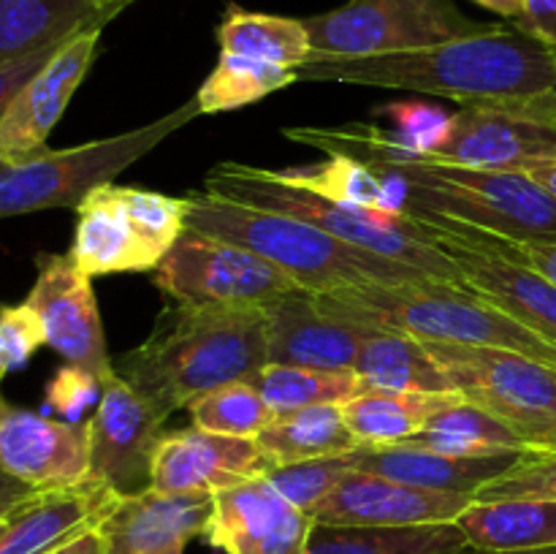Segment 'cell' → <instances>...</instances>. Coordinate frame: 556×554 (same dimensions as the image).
<instances>
[{"instance_id": "cell-1", "label": "cell", "mask_w": 556, "mask_h": 554, "mask_svg": "<svg viewBox=\"0 0 556 554\" xmlns=\"http://www.w3.org/2000/svg\"><path fill=\"white\" fill-rule=\"evenodd\" d=\"M282 136L326 155L367 163L391 185L394 210L416 217H448L500 237L556 242V199L530 174L486 172L421 158L400 134L378 125L313 128L296 125Z\"/></svg>"}, {"instance_id": "cell-2", "label": "cell", "mask_w": 556, "mask_h": 554, "mask_svg": "<svg viewBox=\"0 0 556 554\" xmlns=\"http://www.w3.org/2000/svg\"><path fill=\"white\" fill-rule=\"evenodd\" d=\"M299 81L389 87L451 98L462 106L510 103L556 92V52L503 25L489 33L418 52L358 60H315L296 71Z\"/></svg>"}, {"instance_id": "cell-3", "label": "cell", "mask_w": 556, "mask_h": 554, "mask_svg": "<svg viewBox=\"0 0 556 554\" xmlns=\"http://www.w3.org/2000/svg\"><path fill=\"white\" fill-rule=\"evenodd\" d=\"M266 364L264 307L172 302L139 348L114 358V373L172 416L217 386L258 380Z\"/></svg>"}, {"instance_id": "cell-4", "label": "cell", "mask_w": 556, "mask_h": 554, "mask_svg": "<svg viewBox=\"0 0 556 554\" xmlns=\"http://www.w3.org/2000/svg\"><path fill=\"white\" fill-rule=\"evenodd\" d=\"M188 199V228L264 255L288 277H293L296 286L313 293H329L348 286H367V282L434 280L416 266L342 242L324 228L293 215L239 204L206 190L190 193Z\"/></svg>"}, {"instance_id": "cell-5", "label": "cell", "mask_w": 556, "mask_h": 554, "mask_svg": "<svg viewBox=\"0 0 556 554\" xmlns=\"http://www.w3.org/2000/svg\"><path fill=\"white\" fill-rule=\"evenodd\" d=\"M320 307L369 329L400 331L421 342L492 345L556 367V348L456 282H367L318 293Z\"/></svg>"}, {"instance_id": "cell-6", "label": "cell", "mask_w": 556, "mask_h": 554, "mask_svg": "<svg viewBox=\"0 0 556 554\" xmlns=\"http://www.w3.org/2000/svg\"><path fill=\"white\" fill-rule=\"evenodd\" d=\"M204 190L220 196V199L239 201V204L293 215L299 221L324 228L326 234L342 239V242L416 266L440 282H456V286L467 288L451 255L432 242L429 226L416 215L329 199L318 190L286 182L275 168L228 161L217 163L206 174Z\"/></svg>"}, {"instance_id": "cell-7", "label": "cell", "mask_w": 556, "mask_h": 554, "mask_svg": "<svg viewBox=\"0 0 556 554\" xmlns=\"http://www.w3.org/2000/svg\"><path fill=\"white\" fill-rule=\"evenodd\" d=\"M201 112L199 98H190L166 117L141 128L87 141L65 150H43L20 163H0V215L16 217L30 212L76 210L101 185H109L130 163L150 155L166 136L188 125Z\"/></svg>"}, {"instance_id": "cell-8", "label": "cell", "mask_w": 556, "mask_h": 554, "mask_svg": "<svg viewBox=\"0 0 556 554\" xmlns=\"http://www.w3.org/2000/svg\"><path fill=\"white\" fill-rule=\"evenodd\" d=\"M190 199L101 185L76 206L71 259L87 277L155 272L188 228Z\"/></svg>"}, {"instance_id": "cell-9", "label": "cell", "mask_w": 556, "mask_h": 554, "mask_svg": "<svg viewBox=\"0 0 556 554\" xmlns=\"http://www.w3.org/2000/svg\"><path fill=\"white\" fill-rule=\"evenodd\" d=\"M315 60H358L418 52L489 33L456 0H348L340 9L304 20Z\"/></svg>"}, {"instance_id": "cell-10", "label": "cell", "mask_w": 556, "mask_h": 554, "mask_svg": "<svg viewBox=\"0 0 556 554\" xmlns=\"http://www.w3.org/2000/svg\"><path fill=\"white\" fill-rule=\"evenodd\" d=\"M467 402L514 429L530 451H556V367L492 345L427 342Z\"/></svg>"}, {"instance_id": "cell-11", "label": "cell", "mask_w": 556, "mask_h": 554, "mask_svg": "<svg viewBox=\"0 0 556 554\" xmlns=\"http://www.w3.org/2000/svg\"><path fill=\"white\" fill-rule=\"evenodd\" d=\"M416 152L456 166L530 174L556 158V92L527 101L462 106Z\"/></svg>"}, {"instance_id": "cell-12", "label": "cell", "mask_w": 556, "mask_h": 554, "mask_svg": "<svg viewBox=\"0 0 556 554\" xmlns=\"http://www.w3.org/2000/svg\"><path fill=\"white\" fill-rule=\"evenodd\" d=\"M152 280L172 302L201 307H266L302 288L264 255L193 228H185Z\"/></svg>"}, {"instance_id": "cell-13", "label": "cell", "mask_w": 556, "mask_h": 554, "mask_svg": "<svg viewBox=\"0 0 556 554\" xmlns=\"http://www.w3.org/2000/svg\"><path fill=\"white\" fill-rule=\"evenodd\" d=\"M429 237L451 255L462 280L508 318L556 348V282L494 244L492 234L448 217H421Z\"/></svg>"}, {"instance_id": "cell-14", "label": "cell", "mask_w": 556, "mask_h": 554, "mask_svg": "<svg viewBox=\"0 0 556 554\" xmlns=\"http://www.w3.org/2000/svg\"><path fill=\"white\" fill-rule=\"evenodd\" d=\"M166 418L157 402L119 378L103 380L98 407L87 421L90 435V478L103 481L123 498L152 487L155 449L166 435Z\"/></svg>"}, {"instance_id": "cell-15", "label": "cell", "mask_w": 556, "mask_h": 554, "mask_svg": "<svg viewBox=\"0 0 556 554\" xmlns=\"http://www.w3.org/2000/svg\"><path fill=\"white\" fill-rule=\"evenodd\" d=\"M123 494L103 481L63 489H22L3 498L0 554H52L101 530Z\"/></svg>"}, {"instance_id": "cell-16", "label": "cell", "mask_w": 556, "mask_h": 554, "mask_svg": "<svg viewBox=\"0 0 556 554\" xmlns=\"http://www.w3.org/2000/svg\"><path fill=\"white\" fill-rule=\"evenodd\" d=\"M36 269V282L25 302L38 310L47 326V345L103 383L114 373V358H109L106 351L92 280L76 266L71 253H41Z\"/></svg>"}, {"instance_id": "cell-17", "label": "cell", "mask_w": 556, "mask_h": 554, "mask_svg": "<svg viewBox=\"0 0 556 554\" xmlns=\"http://www.w3.org/2000/svg\"><path fill=\"white\" fill-rule=\"evenodd\" d=\"M313 530V514L255 476L215 494L206 541L226 554H307Z\"/></svg>"}, {"instance_id": "cell-18", "label": "cell", "mask_w": 556, "mask_h": 554, "mask_svg": "<svg viewBox=\"0 0 556 554\" xmlns=\"http://www.w3.org/2000/svg\"><path fill=\"white\" fill-rule=\"evenodd\" d=\"M3 476L27 489H63L90 481L87 424L58 421L3 402L0 407Z\"/></svg>"}, {"instance_id": "cell-19", "label": "cell", "mask_w": 556, "mask_h": 554, "mask_svg": "<svg viewBox=\"0 0 556 554\" xmlns=\"http://www.w3.org/2000/svg\"><path fill=\"white\" fill-rule=\"evenodd\" d=\"M98 41L101 30L76 36L0 109V163H20L47 150L49 134L96 60Z\"/></svg>"}, {"instance_id": "cell-20", "label": "cell", "mask_w": 556, "mask_h": 554, "mask_svg": "<svg viewBox=\"0 0 556 554\" xmlns=\"http://www.w3.org/2000/svg\"><path fill=\"white\" fill-rule=\"evenodd\" d=\"M271 459L258 440L228 438L188 427L161 438L152 462V489L172 494H217L248 478L266 476Z\"/></svg>"}, {"instance_id": "cell-21", "label": "cell", "mask_w": 556, "mask_h": 554, "mask_svg": "<svg viewBox=\"0 0 556 554\" xmlns=\"http://www.w3.org/2000/svg\"><path fill=\"white\" fill-rule=\"evenodd\" d=\"M472 494L432 492L375 473L351 470L315 508V521L331 527H416L456 521Z\"/></svg>"}, {"instance_id": "cell-22", "label": "cell", "mask_w": 556, "mask_h": 554, "mask_svg": "<svg viewBox=\"0 0 556 554\" xmlns=\"http://www.w3.org/2000/svg\"><path fill=\"white\" fill-rule=\"evenodd\" d=\"M269 364L293 367L353 369L369 326L353 324L320 307L318 293L307 288L266 304Z\"/></svg>"}, {"instance_id": "cell-23", "label": "cell", "mask_w": 556, "mask_h": 554, "mask_svg": "<svg viewBox=\"0 0 556 554\" xmlns=\"http://www.w3.org/2000/svg\"><path fill=\"white\" fill-rule=\"evenodd\" d=\"M215 494H172L144 489L117 503L101 525L109 554H163L210 532Z\"/></svg>"}, {"instance_id": "cell-24", "label": "cell", "mask_w": 556, "mask_h": 554, "mask_svg": "<svg viewBox=\"0 0 556 554\" xmlns=\"http://www.w3.org/2000/svg\"><path fill=\"white\" fill-rule=\"evenodd\" d=\"M527 454L530 451H510V454L494 456H454L394 443L358 445L356 451L348 454V462L353 470L394 478V481L410 483V487L476 498L478 489L519 465Z\"/></svg>"}, {"instance_id": "cell-25", "label": "cell", "mask_w": 556, "mask_h": 554, "mask_svg": "<svg viewBox=\"0 0 556 554\" xmlns=\"http://www.w3.org/2000/svg\"><path fill=\"white\" fill-rule=\"evenodd\" d=\"M136 0H0V63L103 30Z\"/></svg>"}, {"instance_id": "cell-26", "label": "cell", "mask_w": 556, "mask_h": 554, "mask_svg": "<svg viewBox=\"0 0 556 554\" xmlns=\"http://www.w3.org/2000/svg\"><path fill=\"white\" fill-rule=\"evenodd\" d=\"M465 402L459 391L369 389L345 402L348 427L362 445H394L421 432L438 413Z\"/></svg>"}, {"instance_id": "cell-27", "label": "cell", "mask_w": 556, "mask_h": 554, "mask_svg": "<svg viewBox=\"0 0 556 554\" xmlns=\"http://www.w3.org/2000/svg\"><path fill=\"white\" fill-rule=\"evenodd\" d=\"M353 369L362 375L367 389L454 391L427 342L400 331L369 329Z\"/></svg>"}, {"instance_id": "cell-28", "label": "cell", "mask_w": 556, "mask_h": 554, "mask_svg": "<svg viewBox=\"0 0 556 554\" xmlns=\"http://www.w3.org/2000/svg\"><path fill=\"white\" fill-rule=\"evenodd\" d=\"M217 43L226 54H239L288 71H299L313 58V43L304 20L261 14L239 5H228L223 14Z\"/></svg>"}, {"instance_id": "cell-29", "label": "cell", "mask_w": 556, "mask_h": 554, "mask_svg": "<svg viewBox=\"0 0 556 554\" xmlns=\"http://www.w3.org/2000/svg\"><path fill=\"white\" fill-rule=\"evenodd\" d=\"M470 546L552 549L556 546V500H494L472 503L456 519Z\"/></svg>"}, {"instance_id": "cell-30", "label": "cell", "mask_w": 556, "mask_h": 554, "mask_svg": "<svg viewBox=\"0 0 556 554\" xmlns=\"http://www.w3.org/2000/svg\"><path fill=\"white\" fill-rule=\"evenodd\" d=\"M467 543L456 521L416 527H331L315 521L307 554H456Z\"/></svg>"}, {"instance_id": "cell-31", "label": "cell", "mask_w": 556, "mask_h": 554, "mask_svg": "<svg viewBox=\"0 0 556 554\" xmlns=\"http://www.w3.org/2000/svg\"><path fill=\"white\" fill-rule=\"evenodd\" d=\"M269 456L271 465L345 456L356 451L358 438L348 427L342 405H318L277 416L271 427L255 438Z\"/></svg>"}, {"instance_id": "cell-32", "label": "cell", "mask_w": 556, "mask_h": 554, "mask_svg": "<svg viewBox=\"0 0 556 554\" xmlns=\"http://www.w3.org/2000/svg\"><path fill=\"white\" fill-rule=\"evenodd\" d=\"M402 445L454 456H494L510 454V451H530L514 429L467 400L454 407H445L421 432L402 440Z\"/></svg>"}, {"instance_id": "cell-33", "label": "cell", "mask_w": 556, "mask_h": 554, "mask_svg": "<svg viewBox=\"0 0 556 554\" xmlns=\"http://www.w3.org/2000/svg\"><path fill=\"white\" fill-rule=\"evenodd\" d=\"M255 383L277 416L304 407L345 405L369 391L356 369H318L293 364H266Z\"/></svg>"}, {"instance_id": "cell-34", "label": "cell", "mask_w": 556, "mask_h": 554, "mask_svg": "<svg viewBox=\"0 0 556 554\" xmlns=\"http://www.w3.org/2000/svg\"><path fill=\"white\" fill-rule=\"evenodd\" d=\"M293 81H299L296 71L220 52V60L204 79V85L199 87L195 98H199L204 114L233 112V109L250 106Z\"/></svg>"}, {"instance_id": "cell-35", "label": "cell", "mask_w": 556, "mask_h": 554, "mask_svg": "<svg viewBox=\"0 0 556 554\" xmlns=\"http://www.w3.org/2000/svg\"><path fill=\"white\" fill-rule=\"evenodd\" d=\"M185 411H188L193 427L228 435V438L253 440L266 427H271L277 418V413L271 411L255 380H237V383L217 386V389L195 396Z\"/></svg>"}, {"instance_id": "cell-36", "label": "cell", "mask_w": 556, "mask_h": 554, "mask_svg": "<svg viewBox=\"0 0 556 554\" xmlns=\"http://www.w3.org/2000/svg\"><path fill=\"white\" fill-rule=\"evenodd\" d=\"M275 172L286 182L318 190V193L329 196V199L375 206V210H394L389 179L383 174L372 172L367 163L353 161V158L329 155V161L315 163V166L275 168Z\"/></svg>"}, {"instance_id": "cell-37", "label": "cell", "mask_w": 556, "mask_h": 554, "mask_svg": "<svg viewBox=\"0 0 556 554\" xmlns=\"http://www.w3.org/2000/svg\"><path fill=\"white\" fill-rule=\"evenodd\" d=\"M351 462L345 456H324V459L293 462V465H277L266 473L271 483L307 514H315L320 503L340 487L342 478L351 473Z\"/></svg>"}, {"instance_id": "cell-38", "label": "cell", "mask_w": 556, "mask_h": 554, "mask_svg": "<svg viewBox=\"0 0 556 554\" xmlns=\"http://www.w3.org/2000/svg\"><path fill=\"white\" fill-rule=\"evenodd\" d=\"M494 500H556V451H530L519 465L476 492V503Z\"/></svg>"}, {"instance_id": "cell-39", "label": "cell", "mask_w": 556, "mask_h": 554, "mask_svg": "<svg viewBox=\"0 0 556 554\" xmlns=\"http://www.w3.org/2000/svg\"><path fill=\"white\" fill-rule=\"evenodd\" d=\"M47 345V326L30 302L9 304L0 313V373L11 375L27 367L33 353Z\"/></svg>"}, {"instance_id": "cell-40", "label": "cell", "mask_w": 556, "mask_h": 554, "mask_svg": "<svg viewBox=\"0 0 556 554\" xmlns=\"http://www.w3.org/2000/svg\"><path fill=\"white\" fill-rule=\"evenodd\" d=\"M101 391H103V383L96 378V375L68 364V367L58 369V375H54L52 383H49L47 402L54 407V411L65 413V416H74V413H79L81 407L90 405L96 396H101Z\"/></svg>"}, {"instance_id": "cell-41", "label": "cell", "mask_w": 556, "mask_h": 554, "mask_svg": "<svg viewBox=\"0 0 556 554\" xmlns=\"http://www.w3.org/2000/svg\"><path fill=\"white\" fill-rule=\"evenodd\" d=\"M514 27L556 52V0H527Z\"/></svg>"}, {"instance_id": "cell-42", "label": "cell", "mask_w": 556, "mask_h": 554, "mask_svg": "<svg viewBox=\"0 0 556 554\" xmlns=\"http://www.w3.org/2000/svg\"><path fill=\"white\" fill-rule=\"evenodd\" d=\"M492 239L500 250L516 255V259L525 261V264H530L532 269L543 272L548 280L556 282V242H543V239L519 242V239L500 237V234H492Z\"/></svg>"}, {"instance_id": "cell-43", "label": "cell", "mask_w": 556, "mask_h": 554, "mask_svg": "<svg viewBox=\"0 0 556 554\" xmlns=\"http://www.w3.org/2000/svg\"><path fill=\"white\" fill-rule=\"evenodd\" d=\"M52 554H109L106 549V538H103L101 530H92L87 536H81L79 541L68 543V546L58 549Z\"/></svg>"}, {"instance_id": "cell-44", "label": "cell", "mask_w": 556, "mask_h": 554, "mask_svg": "<svg viewBox=\"0 0 556 554\" xmlns=\"http://www.w3.org/2000/svg\"><path fill=\"white\" fill-rule=\"evenodd\" d=\"M472 3L483 5V9L494 11V14H500V16H508V20L514 22L516 16L521 14V9H525L527 0H472Z\"/></svg>"}, {"instance_id": "cell-45", "label": "cell", "mask_w": 556, "mask_h": 554, "mask_svg": "<svg viewBox=\"0 0 556 554\" xmlns=\"http://www.w3.org/2000/svg\"><path fill=\"white\" fill-rule=\"evenodd\" d=\"M530 177L535 179L538 185H543V188H546L548 193H552L556 199V158H552V161H546V163H541L538 168H532Z\"/></svg>"}, {"instance_id": "cell-46", "label": "cell", "mask_w": 556, "mask_h": 554, "mask_svg": "<svg viewBox=\"0 0 556 554\" xmlns=\"http://www.w3.org/2000/svg\"><path fill=\"white\" fill-rule=\"evenodd\" d=\"M456 554H556V546H552V549H508V552H503V549H478V546H470V543H467V546L459 549Z\"/></svg>"}, {"instance_id": "cell-47", "label": "cell", "mask_w": 556, "mask_h": 554, "mask_svg": "<svg viewBox=\"0 0 556 554\" xmlns=\"http://www.w3.org/2000/svg\"><path fill=\"white\" fill-rule=\"evenodd\" d=\"M185 549H172V552H163V554H182Z\"/></svg>"}]
</instances>
